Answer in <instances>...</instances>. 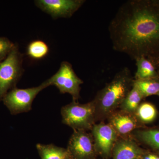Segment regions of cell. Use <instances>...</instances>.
<instances>
[{
	"label": "cell",
	"instance_id": "obj_8",
	"mask_svg": "<svg viewBox=\"0 0 159 159\" xmlns=\"http://www.w3.org/2000/svg\"><path fill=\"white\" fill-rule=\"evenodd\" d=\"M74 159H97L98 156L92 134L84 130H74L67 148Z\"/></svg>",
	"mask_w": 159,
	"mask_h": 159
},
{
	"label": "cell",
	"instance_id": "obj_17",
	"mask_svg": "<svg viewBox=\"0 0 159 159\" xmlns=\"http://www.w3.org/2000/svg\"><path fill=\"white\" fill-rule=\"evenodd\" d=\"M134 84L138 89L144 99L159 94V77L151 79L134 80Z\"/></svg>",
	"mask_w": 159,
	"mask_h": 159
},
{
	"label": "cell",
	"instance_id": "obj_13",
	"mask_svg": "<svg viewBox=\"0 0 159 159\" xmlns=\"http://www.w3.org/2000/svg\"><path fill=\"white\" fill-rule=\"evenodd\" d=\"M137 70L135 80H142L159 77V73L153 63L147 57H142L135 60Z\"/></svg>",
	"mask_w": 159,
	"mask_h": 159
},
{
	"label": "cell",
	"instance_id": "obj_11",
	"mask_svg": "<svg viewBox=\"0 0 159 159\" xmlns=\"http://www.w3.org/2000/svg\"><path fill=\"white\" fill-rule=\"evenodd\" d=\"M146 150L130 136L119 137L113 149L111 158L142 159Z\"/></svg>",
	"mask_w": 159,
	"mask_h": 159
},
{
	"label": "cell",
	"instance_id": "obj_15",
	"mask_svg": "<svg viewBox=\"0 0 159 159\" xmlns=\"http://www.w3.org/2000/svg\"><path fill=\"white\" fill-rule=\"evenodd\" d=\"M36 147L41 159H66L69 155L67 148L53 144H38Z\"/></svg>",
	"mask_w": 159,
	"mask_h": 159
},
{
	"label": "cell",
	"instance_id": "obj_21",
	"mask_svg": "<svg viewBox=\"0 0 159 159\" xmlns=\"http://www.w3.org/2000/svg\"><path fill=\"white\" fill-rule=\"evenodd\" d=\"M148 58L153 63L157 70L159 72V53L152 57H148Z\"/></svg>",
	"mask_w": 159,
	"mask_h": 159
},
{
	"label": "cell",
	"instance_id": "obj_18",
	"mask_svg": "<svg viewBox=\"0 0 159 159\" xmlns=\"http://www.w3.org/2000/svg\"><path fill=\"white\" fill-rule=\"evenodd\" d=\"M48 46L43 41L37 40L31 42L27 48V54L32 59H41L48 54Z\"/></svg>",
	"mask_w": 159,
	"mask_h": 159
},
{
	"label": "cell",
	"instance_id": "obj_14",
	"mask_svg": "<svg viewBox=\"0 0 159 159\" xmlns=\"http://www.w3.org/2000/svg\"><path fill=\"white\" fill-rule=\"evenodd\" d=\"M134 116L142 126L153 123L157 118L158 113L155 106L150 102H142L135 113Z\"/></svg>",
	"mask_w": 159,
	"mask_h": 159
},
{
	"label": "cell",
	"instance_id": "obj_20",
	"mask_svg": "<svg viewBox=\"0 0 159 159\" xmlns=\"http://www.w3.org/2000/svg\"><path fill=\"white\" fill-rule=\"evenodd\" d=\"M142 159H159V154L147 149Z\"/></svg>",
	"mask_w": 159,
	"mask_h": 159
},
{
	"label": "cell",
	"instance_id": "obj_22",
	"mask_svg": "<svg viewBox=\"0 0 159 159\" xmlns=\"http://www.w3.org/2000/svg\"><path fill=\"white\" fill-rule=\"evenodd\" d=\"M66 159H74L72 157H71L70 155V154H69L68 157Z\"/></svg>",
	"mask_w": 159,
	"mask_h": 159
},
{
	"label": "cell",
	"instance_id": "obj_16",
	"mask_svg": "<svg viewBox=\"0 0 159 159\" xmlns=\"http://www.w3.org/2000/svg\"><path fill=\"white\" fill-rule=\"evenodd\" d=\"M143 99H144L142 94L133 84L132 88L122 101L119 109L129 113L134 114Z\"/></svg>",
	"mask_w": 159,
	"mask_h": 159
},
{
	"label": "cell",
	"instance_id": "obj_19",
	"mask_svg": "<svg viewBox=\"0 0 159 159\" xmlns=\"http://www.w3.org/2000/svg\"><path fill=\"white\" fill-rule=\"evenodd\" d=\"M14 47V44L9 39L0 37V61L6 58Z\"/></svg>",
	"mask_w": 159,
	"mask_h": 159
},
{
	"label": "cell",
	"instance_id": "obj_12",
	"mask_svg": "<svg viewBox=\"0 0 159 159\" xmlns=\"http://www.w3.org/2000/svg\"><path fill=\"white\" fill-rule=\"evenodd\" d=\"M139 144L148 148V150L159 154V126L141 127L130 134Z\"/></svg>",
	"mask_w": 159,
	"mask_h": 159
},
{
	"label": "cell",
	"instance_id": "obj_6",
	"mask_svg": "<svg viewBox=\"0 0 159 159\" xmlns=\"http://www.w3.org/2000/svg\"><path fill=\"white\" fill-rule=\"evenodd\" d=\"M47 80L50 85L56 86L61 93L70 94L74 101L79 99L80 85L83 81L77 76L70 63L63 61L57 73Z\"/></svg>",
	"mask_w": 159,
	"mask_h": 159
},
{
	"label": "cell",
	"instance_id": "obj_4",
	"mask_svg": "<svg viewBox=\"0 0 159 159\" xmlns=\"http://www.w3.org/2000/svg\"><path fill=\"white\" fill-rule=\"evenodd\" d=\"M22 57L15 46L6 59L0 62V100L17 82L23 72Z\"/></svg>",
	"mask_w": 159,
	"mask_h": 159
},
{
	"label": "cell",
	"instance_id": "obj_7",
	"mask_svg": "<svg viewBox=\"0 0 159 159\" xmlns=\"http://www.w3.org/2000/svg\"><path fill=\"white\" fill-rule=\"evenodd\" d=\"M91 134L98 156L102 159L111 158L113 149L119 137L116 130L108 123L101 122L93 125Z\"/></svg>",
	"mask_w": 159,
	"mask_h": 159
},
{
	"label": "cell",
	"instance_id": "obj_2",
	"mask_svg": "<svg viewBox=\"0 0 159 159\" xmlns=\"http://www.w3.org/2000/svg\"><path fill=\"white\" fill-rule=\"evenodd\" d=\"M134 77L127 67L118 72L111 81L98 92L93 99L96 122H103L119 107L130 92Z\"/></svg>",
	"mask_w": 159,
	"mask_h": 159
},
{
	"label": "cell",
	"instance_id": "obj_23",
	"mask_svg": "<svg viewBox=\"0 0 159 159\" xmlns=\"http://www.w3.org/2000/svg\"><path fill=\"white\" fill-rule=\"evenodd\" d=\"M158 97H159V94L158 95Z\"/></svg>",
	"mask_w": 159,
	"mask_h": 159
},
{
	"label": "cell",
	"instance_id": "obj_5",
	"mask_svg": "<svg viewBox=\"0 0 159 159\" xmlns=\"http://www.w3.org/2000/svg\"><path fill=\"white\" fill-rule=\"evenodd\" d=\"M50 86L46 80L40 85L25 89L13 88L3 98L4 104L12 114L27 112L31 110L33 100L41 91Z\"/></svg>",
	"mask_w": 159,
	"mask_h": 159
},
{
	"label": "cell",
	"instance_id": "obj_3",
	"mask_svg": "<svg viewBox=\"0 0 159 159\" xmlns=\"http://www.w3.org/2000/svg\"><path fill=\"white\" fill-rule=\"evenodd\" d=\"M61 115L63 123L74 130H91L97 122L93 100L84 104L73 100L63 107Z\"/></svg>",
	"mask_w": 159,
	"mask_h": 159
},
{
	"label": "cell",
	"instance_id": "obj_9",
	"mask_svg": "<svg viewBox=\"0 0 159 159\" xmlns=\"http://www.w3.org/2000/svg\"><path fill=\"white\" fill-rule=\"evenodd\" d=\"M84 0H37L36 6L54 18H70L85 2Z\"/></svg>",
	"mask_w": 159,
	"mask_h": 159
},
{
	"label": "cell",
	"instance_id": "obj_1",
	"mask_svg": "<svg viewBox=\"0 0 159 159\" xmlns=\"http://www.w3.org/2000/svg\"><path fill=\"white\" fill-rule=\"evenodd\" d=\"M113 48L134 60L159 53V0H129L108 27Z\"/></svg>",
	"mask_w": 159,
	"mask_h": 159
},
{
	"label": "cell",
	"instance_id": "obj_10",
	"mask_svg": "<svg viewBox=\"0 0 159 159\" xmlns=\"http://www.w3.org/2000/svg\"><path fill=\"white\" fill-rule=\"evenodd\" d=\"M107 120L119 137L129 136L135 129L144 127L140 124L134 114L119 109L111 114Z\"/></svg>",
	"mask_w": 159,
	"mask_h": 159
},
{
	"label": "cell",
	"instance_id": "obj_24",
	"mask_svg": "<svg viewBox=\"0 0 159 159\" xmlns=\"http://www.w3.org/2000/svg\"></svg>",
	"mask_w": 159,
	"mask_h": 159
}]
</instances>
